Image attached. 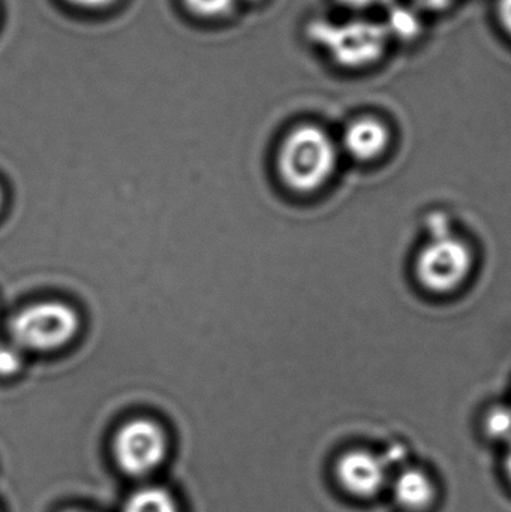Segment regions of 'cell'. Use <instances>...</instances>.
Segmentation results:
<instances>
[{
	"instance_id": "obj_1",
	"label": "cell",
	"mask_w": 511,
	"mask_h": 512,
	"mask_svg": "<svg viewBox=\"0 0 511 512\" xmlns=\"http://www.w3.org/2000/svg\"><path fill=\"white\" fill-rule=\"evenodd\" d=\"M335 144L332 138L315 125L293 129L278 153L279 176L291 191L312 194L323 188L336 167Z\"/></svg>"
},
{
	"instance_id": "obj_2",
	"label": "cell",
	"mask_w": 511,
	"mask_h": 512,
	"mask_svg": "<svg viewBox=\"0 0 511 512\" xmlns=\"http://www.w3.org/2000/svg\"><path fill=\"white\" fill-rule=\"evenodd\" d=\"M80 331L77 310L62 301L30 304L9 322L11 342L24 352H53L75 339Z\"/></svg>"
},
{
	"instance_id": "obj_3",
	"label": "cell",
	"mask_w": 511,
	"mask_h": 512,
	"mask_svg": "<svg viewBox=\"0 0 511 512\" xmlns=\"http://www.w3.org/2000/svg\"><path fill=\"white\" fill-rule=\"evenodd\" d=\"M312 41L320 44L338 65L357 69L371 66L383 57L389 42L384 24L368 20L347 23L317 21L309 27Z\"/></svg>"
},
{
	"instance_id": "obj_4",
	"label": "cell",
	"mask_w": 511,
	"mask_h": 512,
	"mask_svg": "<svg viewBox=\"0 0 511 512\" xmlns=\"http://www.w3.org/2000/svg\"><path fill=\"white\" fill-rule=\"evenodd\" d=\"M167 454V433L158 421L150 418L126 421L113 439L114 460L128 477H149L164 465Z\"/></svg>"
},
{
	"instance_id": "obj_5",
	"label": "cell",
	"mask_w": 511,
	"mask_h": 512,
	"mask_svg": "<svg viewBox=\"0 0 511 512\" xmlns=\"http://www.w3.org/2000/svg\"><path fill=\"white\" fill-rule=\"evenodd\" d=\"M431 242L420 251L417 277L429 291L450 292L462 285L473 265L470 248L447 233L446 224L437 222Z\"/></svg>"
},
{
	"instance_id": "obj_6",
	"label": "cell",
	"mask_w": 511,
	"mask_h": 512,
	"mask_svg": "<svg viewBox=\"0 0 511 512\" xmlns=\"http://www.w3.org/2000/svg\"><path fill=\"white\" fill-rule=\"evenodd\" d=\"M335 474L336 481L348 496L371 501L390 486L395 469L387 454L356 448L339 457Z\"/></svg>"
},
{
	"instance_id": "obj_7",
	"label": "cell",
	"mask_w": 511,
	"mask_h": 512,
	"mask_svg": "<svg viewBox=\"0 0 511 512\" xmlns=\"http://www.w3.org/2000/svg\"><path fill=\"white\" fill-rule=\"evenodd\" d=\"M389 489L398 507L407 512H425L437 501L434 478L417 466L405 465L393 474Z\"/></svg>"
},
{
	"instance_id": "obj_8",
	"label": "cell",
	"mask_w": 511,
	"mask_h": 512,
	"mask_svg": "<svg viewBox=\"0 0 511 512\" xmlns=\"http://www.w3.org/2000/svg\"><path fill=\"white\" fill-rule=\"evenodd\" d=\"M389 129L380 120L363 117L348 126L344 135L345 150L357 161H372L389 146Z\"/></svg>"
},
{
	"instance_id": "obj_9",
	"label": "cell",
	"mask_w": 511,
	"mask_h": 512,
	"mask_svg": "<svg viewBox=\"0 0 511 512\" xmlns=\"http://www.w3.org/2000/svg\"><path fill=\"white\" fill-rule=\"evenodd\" d=\"M122 512H180V508L164 487L144 486L126 499Z\"/></svg>"
},
{
	"instance_id": "obj_10",
	"label": "cell",
	"mask_w": 511,
	"mask_h": 512,
	"mask_svg": "<svg viewBox=\"0 0 511 512\" xmlns=\"http://www.w3.org/2000/svg\"><path fill=\"white\" fill-rule=\"evenodd\" d=\"M485 429L489 438L509 445L511 442V408L497 406V408L491 409L486 415Z\"/></svg>"
},
{
	"instance_id": "obj_11",
	"label": "cell",
	"mask_w": 511,
	"mask_h": 512,
	"mask_svg": "<svg viewBox=\"0 0 511 512\" xmlns=\"http://www.w3.org/2000/svg\"><path fill=\"white\" fill-rule=\"evenodd\" d=\"M389 35L399 36L402 39H411L420 32V21L413 12L404 8H396L390 14L389 24H386Z\"/></svg>"
},
{
	"instance_id": "obj_12",
	"label": "cell",
	"mask_w": 511,
	"mask_h": 512,
	"mask_svg": "<svg viewBox=\"0 0 511 512\" xmlns=\"http://www.w3.org/2000/svg\"><path fill=\"white\" fill-rule=\"evenodd\" d=\"M24 351L15 343H0V378H14L23 370Z\"/></svg>"
},
{
	"instance_id": "obj_13",
	"label": "cell",
	"mask_w": 511,
	"mask_h": 512,
	"mask_svg": "<svg viewBox=\"0 0 511 512\" xmlns=\"http://www.w3.org/2000/svg\"><path fill=\"white\" fill-rule=\"evenodd\" d=\"M236 0H185L189 11L200 17L215 18L228 14Z\"/></svg>"
},
{
	"instance_id": "obj_14",
	"label": "cell",
	"mask_w": 511,
	"mask_h": 512,
	"mask_svg": "<svg viewBox=\"0 0 511 512\" xmlns=\"http://www.w3.org/2000/svg\"><path fill=\"white\" fill-rule=\"evenodd\" d=\"M71 5L78 6L83 9H101L113 5L117 0H66Z\"/></svg>"
},
{
	"instance_id": "obj_15",
	"label": "cell",
	"mask_w": 511,
	"mask_h": 512,
	"mask_svg": "<svg viewBox=\"0 0 511 512\" xmlns=\"http://www.w3.org/2000/svg\"><path fill=\"white\" fill-rule=\"evenodd\" d=\"M339 2L342 5L348 6V8L366 9L372 8V6L386 5L390 0H339Z\"/></svg>"
},
{
	"instance_id": "obj_16",
	"label": "cell",
	"mask_w": 511,
	"mask_h": 512,
	"mask_svg": "<svg viewBox=\"0 0 511 512\" xmlns=\"http://www.w3.org/2000/svg\"><path fill=\"white\" fill-rule=\"evenodd\" d=\"M498 15H500L501 23L504 29L511 35V0H500L498 5Z\"/></svg>"
},
{
	"instance_id": "obj_17",
	"label": "cell",
	"mask_w": 511,
	"mask_h": 512,
	"mask_svg": "<svg viewBox=\"0 0 511 512\" xmlns=\"http://www.w3.org/2000/svg\"><path fill=\"white\" fill-rule=\"evenodd\" d=\"M420 6L429 9V11H443L452 5L453 0H416Z\"/></svg>"
},
{
	"instance_id": "obj_18",
	"label": "cell",
	"mask_w": 511,
	"mask_h": 512,
	"mask_svg": "<svg viewBox=\"0 0 511 512\" xmlns=\"http://www.w3.org/2000/svg\"><path fill=\"white\" fill-rule=\"evenodd\" d=\"M506 454H504V472H506V478L511 484V442L506 445Z\"/></svg>"
},
{
	"instance_id": "obj_19",
	"label": "cell",
	"mask_w": 511,
	"mask_h": 512,
	"mask_svg": "<svg viewBox=\"0 0 511 512\" xmlns=\"http://www.w3.org/2000/svg\"><path fill=\"white\" fill-rule=\"evenodd\" d=\"M3 201H5V198H3L2 188H0V210H2Z\"/></svg>"
},
{
	"instance_id": "obj_20",
	"label": "cell",
	"mask_w": 511,
	"mask_h": 512,
	"mask_svg": "<svg viewBox=\"0 0 511 512\" xmlns=\"http://www.w3.org/2000/svg\"><path fill=\"white\" fill-rule=\"evenodd\" d=\"M65 512H90V511H84V510H68Z\"/></svg>"
}]
</instances>
